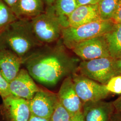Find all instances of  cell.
I'll list each match as a JSON object with an SVG mask.
<instances>
[{"instance_id": "27", "label": "cell", "mask_w": 121, "mask_h": 121, "mask_svg": "<svg viewBox=\"0 0 121 121\" xmlns=\"http://www.w3.org/2000/svg\"><path fill=\"white\" fill-rule=\"evenodd\" d=\"M110 121H121V113L115 111Z\"/></svg>"}, {"instance_id": "26", "label": "cell", "mask_w": 121, "mask_h": 121, "mask_svg": "<svg viewBox=\"0 0 121 121\" xmlns=\"http://www.w3.org/2000/svg\"><path fill=\"white\" fill-rule=\"evenodd\" d=\"M112 102L115 111L121 113V95Z\"/></svg>"}, {"instance_id": "31", "label": "cell", "mask_w": 121, "mask_h": 121, "mask_svg": "<svg viewBox=\"0 0 121 121\" xmlns=\"http://www.w3.org/2000/svg\"><path fill=\"white\" fill-rule=\"evenodd\" d=\"M45 4L47 6H50L53 5L56 0H43Z\"/></svg>"}, {"instance_id": "30", "label": "cell", "mask_w": 121, "mask_h": 121, "mask_svg": "<svg viewBox=\"0 0 121 121\" xmlns=\"http://www.w3.org/2000/svg\"><path fill=\"white\" fill-rule=\"evenodd\" d=\"M9 7L12 8L16 4L18 0H2Z\"/></svg>"}, {"instance_id": "10", "label": "cell", "mask_w": 121, "mask_h": 121, "mask_svg": "<svg viewBox=\"0 0 121 121\" xmlns=\"http://www.w3.org/2000/svg\"><path fill=\"white\" fill-rule=\"evenodd\" d=\"M57 95L59 102L71 117L82 112V102L75 90L71 75L64 79Z\"/></svg>"}, {"instance_id": "11", "label": "cell", "mask_w": 121, "mask_h": 121, "mask_svg": "<svg viewBox=\"0 0 121 121\" xmlns=\"http://www.w3.org/2000/svg\"><path fill=\"white\" fill-rule=\"evenodd\" d=\"M1 108L7 121H28L31 115L28 101L9 96L4 99Z\"/></svg>"}, {"instance_id": "21", "label": "cell", "mask_w": 121, "mask_h": 121, "mask_svg": "<svg viewBox=\"0 0 121 121\" xmlns=\"http://www.w3.org/2000/svg\"><path fill=\"white\" fill-rule=\"evenodd\" d=\"M105 86L109 92L121 94V75L112 77L108 80Z\"/></svg>"}, {"instance_id": "5", "label": "cell", "mask_w": 121, "mask_h": 121, "mask_svg": "<svg viewBox=\"0 0 121 121\" xmlns=\"http://www.w3.org/2000/svg\"><path fill=\"white\" fill-rule=\"evenodd\" d=\"M115 59L103 57L82 60L78 65L77 72L100 84L106 85L112 77L117 75L113 66Z\"/></svg>"}, {"instance_id": "20", "label": "cell", "mask_w": 121, "mask_h": 121, "mask_svg": "<svg viewBox=\"0 0 121 121\" xmlns=\"http://www.w3.org/2000/svg\"><path fill=\"white\" fill-rule=\"evenodd\" d=\"M70 118L69 113L58 101L49 121H70Z\"/></svg>"}, {"instance_id": "7", "label": "cell", "mask_w": 121, "mask_h": 121, "mask_svg": "<svg viewBox=\"0 0 121 121\" xmlns=\"http://www.w3.org/2000/svg\"><path fill=\"white\" fill-rule=\"evenodd\" d=\"M71 50L82 60L110 57L104 35L82 41L74 46Z\"/></svg>"}, {"instance_id": "13", "label": "cell", "mask_w": 121, "mask_h": 121, "mask_svg": "<svg viewBox=\"0 0 121 121\" xmlns=\"http://www.w3.org/2000/svg\"><path fill=\"white\" fill-rule=\"evenodd\" d=\"M98 4L78 6L67 18L68 27H77L100 20Z\"/></svg>"}, {"instance_id": "16", "label": "cell", "mask_w": 121, "mask_h": 121, "mask_svg": "<svg viewBox=\"0 0 121 121\" xmlns=\"http://www.w3.org/2000/svg\"><path fill=\"white\" fill-rule=\"evenodd\" d=\"M110 56L117 59L121 58V23L114 24L111 30L104 35Z\"/></svg>"}, {"instance_id": "22", "label": "cell", "mask_w": 121, "mask_h": 121, "mask_svg": "<svg viewBox=\"0 0 121 121\" xmlns=\"http://www.w3.org/2000/svg\"><path fill=\"white\" fill-rule=\"evenodd\" d=\"M0 95L2 99L10 96L8 82L5 80L0 71Z\"/></svg>"}, {"instance_id": "8", "label": "cell", "mask_w": 121, "mask_h": 121, "mask_svg": "<svg viewBox=\"0 0 121 121\" xmlns=\"http://www.w3.org/2000/svg\"><path fill=\"white\" fill-rule=\"evenodd\" d=\"M31 115L49 119L58 102L57 94L40 89L28 100Z\"/></svg>"}, {"instance_id": "24", "label": "cell", "mask_w": 121, "mask_h": 121, "mask_svg": "<svg viewBox=\"0 0 121 121\" xmlns=\"http://www.w3.org/2000/svg\"><path fill=\"white\" fill-rule=\"evenodd\" d=\"M99 0H76L78 6L81 5L98 4Z\"/></svg>"}, {"instance_id": "9", "label": "cell", "mask_w": 121, "mask_h": 121, "mask_svg": "<svg viewBox=\"0 0 121 121\" xmlns=\"http://www.w3.org/2000/svg\"><path fill=\"white\" fill-rule=\"evenodd\" d=\"M10 96L29 100L41 89L35 83L27 70L20 69L16 77L9 83Z\"/></svg>"}, {"instance_id": "15", "label": "cell", "mask_w": 121, "mask_h": 121, "mask_svg": "<svg viewBox=\"0 0 121 121\" xmlns=\"http://www.w3.org/2000/svg\"><path fill=\"white\" fill-rule=\"evenodd\" d=\"M43 0H18L12 8L18 19H31L45 11Z\"/></svg>"}, {"instance_id": "17", "label": "cell", "mask_w": 121, "mask_h": 121, "mask_svg": "<svg viewBox=\"0 0 121 121\" xmlns=\"http://www.w3.org/2000/svg\"><path fill=\"white\" fill-rule=\"evenodd\" d=\"M53 6L64 28L68 27L67 18L78 7L76 0H56Z\"/></svg>"}, {"instance_id": "2", "label": "cell", "mask_w": 121, "mask_h": 121, "mask_svg": "<svg viewBox=\"0 0 121 121\" xmlns=\"http://www.w3.org/2000/svg\"><path fill=\"white\" fill-rule=\"evenodd\" d=\"M0 49H8L24 60L42 46L33 33L30 19H18L7 26L0 33Z\"/></svg>"}, {"instance_id": "19", "label": "cell", "mask_w": 121, "mask_h": 121, "mask_svg": "<svg viewBox=\"0 0 121 121\" xmlns=\"http://www.w3.org/2000/svg\"><path fill=\"white\" fill-rule=\"evenodd\" d=\"M17 19L11 9L2 0H0V33Z\"/></svg>"}, {"instance_id": "28", "label": "cell", "mask_w": 121, "mask_h": 121, "mask_svg": "<svg viewBox=\"0 0 121 121\" xmlns=\"http://www.w3.org/2000/svg\"><path fill=\"white\" fill-rule=\"evenodd\" d=\"M70 121H84L82 116V112L71 117Z\"/></svg>"}, {"instance_id": "12", "label": "cell", "mask_w": 121, "mask_h": 121, "mask_svg": "<svg viewBox=\"0 0 121 121\" xmlns=\"http://www.w3.org/2000/svg\"><path fill=\"white\" fill-rule=\"evenodd\" d=\"M114 112L112 102L100 100L82 104L84 121H110Z\"/></svg>"}, {"instance_id": "1", "label": "cell", "mask_w": 121, "mask_h": 121, "mask_svg": "<svg viewBox=\"0 0 121 121\" xmlns=\"http://www.w3.org/2000/svg\"><path fill=\"white\" fill-rule=\"evenodd\" d=\"M79 59L66 51L61 39L53 46L44 44L24 60L31 77L47 86H54L63 78L77 72Z\"/></svg>"}, {"instance_id": "4", "label": "cell", "mask_w": 121, "mask_h": 121, "mask_svg": "<svg viewBox=\"0 0 121 121\" xmlns=\"http://www.w3.org/2000/svg\"><path fill=\"white\" fill-rule=\"evenodd\" d=\"M112 20H99L77 27L63 28L61 39L65 48L71 50L78 43L94 37L104 35L111 30Z\"/></svg>"}, {"instance_id": "3", "label": "cell", "mask_w": 121, "mask_h": 121, "mask_svg": "<svg viewBox=\"0 0 121 121\" xmlns=\"http://www.w3.org/2000/svg\"><path fill=\"white\" fill-rule=\"evenodd\" d=\"M33 33L43 44L56 43L61 39L64 26L53 5L47 6L43 13L30 19Z\"/></svg>"}, {"instance_id": "14", "label": "cell", "mask_w": 121, "mask_h": 121, "mask_svg": "<svg viewBox=\"0 0 121 121\" xmlns=\"http://www.w3.org/2000/svg\"><path fill=\"white\" fill-rule=\"evenodd\" d=\"M22 64V60L13 52L0 49V71L8 83L17 75Z\"/></svg>"}, {"instance_id": "18", "label": "cell", "mask_w": 121, "mask_h": 121, "mask_svg": "<svg viewBox=\"0 0 121 121\" xmlns=\"http://www.w3.org/2000/svg\"><path fill=\"white\" fill-rule=\"evenodd\" d=\"M119 0H99L98 3L99 17L102 20H112Z\"/></svg>"}, {"instance_id": "29", "label": "cell", "mask_w": 121, "mask_h": 121, "mask_svg": "<svg viewBox=\"0 0 121 121\" xmlns=\"http://www.w3.org/2000/svg\"><path fill=\"white\" fill-rule=\"evenodd\" d=\"M49 119L37 117L31 114L28 121H49Z\"/></svg>"}, {"instance_id": "23", "label": "cell", "mask_w": 121, "mask_h": 121, "mask_svg": "<svg viewBox=\"0 0 121 121\" xmlns=\"http://www.w3.org/2000/svg\"><path fill=\"white\" fill-rule=\"evenodd\" d=\"M112 21L114 24L121 23V0H119L114 16Z\"/></svg>"}, {"instance_id": "25", "label": "cell", "mask_w": 121, "mask_h": 121, "mask_svg": "<svg viewBox=\"0 0 121 121\" xmlns=\"http://www.w3.org/2000/svg\"><path fill=\"white\" fill-rule=\"evenodd\" d=\"M113 66L117 75H121V58L114 60Z\"/></svg>"}, {"instance_id": "6", "label": "cell", "mask_w": 121, "mask_h": 121, "mask_svg": "<svg viewBox=\"0 0 121 121\" xmlns=\"http://www.w3.org/2000/svg\"><path fill=\"white\" fill-rule=\"evenodd\" d=\"M76 92L82 104L103 100L110 92L105 85L100 84L75 72L71 75Z\"/></svg>"}]
</instances>
